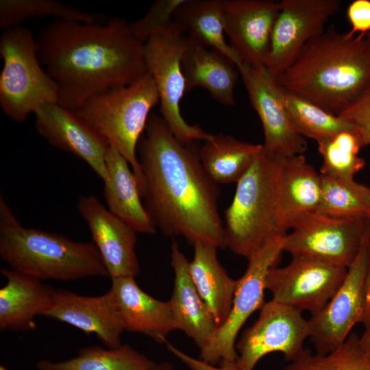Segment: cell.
Returning <instances> with one entry per match:
<instances>
[{
    "label": "cell",
    "mask_w": 370,
    "mask_h": 370,
    "mask_svg": "<svg viewBox=\"0 0 370 370\" xmlns=\"http://www.w3.org/2000/svg\"><path fill=\"white\" fill-rule=\"evenodd\" d=\"M362 323L365 325V330L359 337V343L363 352L370 358V316Z\"/></svg>",
    "instance_id": "obj_39"
},
{
    "label": "cell",
    "mask_w": 370,
    "mask_h": 370,
    "mask_svg": "<svg viewBox=\"0 0 370 370\" xmlns=\"http://www.w3.org/2000/svg\"><path fill=\"white\" fill-rule=\"evenodd\" d=\"M348 268L305 256H292L284 267L269 272L266 289L272 299L311 315L319 312L343 282Z\"/></svg>",
    "instance_id": "obj_13"
},
{
    "label": "cell",
    "mask_w": 370,
    "mask_h": 370,
    "mask_svg": "<svg viewBox=\"0 0 370 370\" xmlns=\"http://www.w3.org/2000/svg\"><path fill=\"white\" fill-rule=\"evenodd\" d=\"M317 143L323 159L321 175L354 178L365 166V160L358 156L362 147L353 131H343Z\"/></svg>",
    "instance_id": "obj_33"
},
{
    "label": "cell",
    "mask_w": 370,
    "mask_h": 370,
    "mask_svg": "<svg viewBox=\"0 0 370 370\" xmlns=\"http://www.w3.org/2000/svg\"><path fill=\"white\" fill-rule=\"evenodd\" d=\"M44 316L94 334L108 348L122 345L121 336L125 329L110 291L99 296H83L56 289Z\"/></svg>",
    "instance_id": "obj_19"
},
{
    "label": "cell",
    "mask_w": 370,
    "mask_h": 370,
    "mask_svg": "<svg viewBox=\"0 0 370 370\" xmlns=\"http://www.w3.org/2000/svg\"><path fill=\"white\" fill-rule=\"evenodd\" d=\"M0 257L10 269L40 280L109 276L93 243L23 227L0 196Z\"/></svg>",
    "instance_id": "obj_4"
},
{
    "label": "cell",
    "mask_w": 370,
    "mask_h": 370,
    "mask_svg": "<svg viewBox=\"0 0 370 370\" xmlns=\"http://www.w3.org/2000/svg\"><path fill=\"white\" fill-rule=\"evenodd\" d=\"M338 115L352 124L362 147L370 145V84L362 94Z\"/></svg>",
    "instance_id": "obj_36"
},
{
    "label": "cell",
    "mask_w": 370,
    "mask_h": 370,
    "mask_svg": "<svg viewBox=\"0 0 370 370\" xmlns=\"http://www.w3.org/2000/svg\"><path fill=\"white\" fill-rule=\"evenodd\" d=\"M262 145L241 141L226 135H213L199 150L201 163L217 184L237 183L250 168Z\"/></svg>",
    "instance_id": "obj_28"
},
{
    "label": "cell",
    "mask_w": 370,
    "mask_h": 370,
    "mask_svg": "<svg viewBox=\"0 0 370 370\" xmlns=\"http://www.w3.org/2000/svg\"><path fill=\"white\" fill-rule=\"evenodd\" d=\"M174 21L152 36L145 43L144 58L147 72L151 76L160 98V111L174 135L181 141H206L214 134L185 121L180 112V101L186 92V84L181 67L187 36Z\"/></svg>",
    "instance_id": "obj_8"
},
{
    "label": "cell",
    "mask_w": 370,
    "mask_h": 370,
    "mask_svg": "<svg viewBox=\"0 0 370 370\" xmlns=\"http://www.w3.org/2000/svg\"><path fill=\"white\" fill-rule=\"evenodd\" d=\"M280 2L223 0L225 33L243 64H266Z\"/></svg>",
    "instance_id": "obj_16"
},
{
    "label": "cell",
    "mask_w": 370,
    "mask_h": 370,
    "mask_svg": "<svg viewBox=\"0 0 370 370\" xmlns=\"http://www.w3.org/2000/svg\"><path fill=\"white\" fill-rule=\"evenodd\" d=\"M106 165L103 193L108 209L136 232L154 234L156 227L141 201L138 183L129 162L110 146Z\"/></svg>",
    "instance_id": "obj_25"
},
{
    "label": "cell",
    "mask_w": 370,
    "mask_h": 370,
    "mask_svg": "<svg viewBox=\"0 0 370 370\" xmlns=\"http://www.w3.org/2000/svg\"><path fill=\"white\" fill-rule=\"evenodd\" d=\"M282 370H370V358L362 350L359 336L352 333L328 354H312L309 349H305Z\"/></svg>",
    "instance_id": "obj_34"
},
{
    "label": "cell",
    "mask_w": 370,
    "mask_h": 370,
    "mask_svg": "<svg viewBox=\"0 0 370 370\" xmlns=\"http://www.w3.org/2000/svg\"><path fill=\"white\" fill-rule=\"evenodd\" d=\"M321 177V199L316 212L336 218L370 219V186L354 178Z\"/></svg>",
    "instance_id": "obj_30"
},
{
    "label": "cell",
    "mask_w": 370,
    "mask_h": 370,
    "mask_svg": "<svg viewBox=\"0 0 370 370\" xmlns=\"http://www.w3.org/2000/svg\"><path fill=\"white\" fill-rule=\"evenodd\" d=\"M277 80L283 90L338 115L370 84V38L323 32Z\"/></svg>",
    "instance_id": "obj_3"
},
{
    "label": "cell",
    "mask_w": 370,
    "mask_h": 370,
    "mask_svg": "<svg viewBox=\"0 0 370 370\" xmlns=\"http://www.w3.org/2000/svg\"><path fill=\"white\" fill-rule=\"evenodd\" d=\"M265 67L276 79L295 61L304 47L322 34L340 9L338 0H283Z\"/></svg>",
    "instance_id": "obj_14"
},
{
    "label": "cell",
    "mask_w": 370,
    "mask_h": 370,
    "mask_svg": "<svg viewBox=\"0 0 370 370\" xmlns=\"http://www.w3.org/2000/svg\"><path fill=\"white\" fill-rule=\"evenodd\" d=\"M158 102L156 86L147 72L129 85L113 88L92 97L73 111L127 160L138 186L141 171L137 147L149 113Z\"/></svg>",
    "instance_id": "obj_6"
},
{
    "label": "cell",
    "mask_w": 370,
    "mask_h": 370,
    "mask_svg": "<svg viewBox=\"0 0 370 370\" xmlns=\"http://www.w3.org/2000/svg\"><path fill=\"white\" fill-rule=\"evenodd\" d=\"M168 350L180 359L190 370H241L236 361L223 360L218 366L210 365L201 359L193 358L175 347L167 341Z\"/></svg>",
    "instance_id": "obj_38"
},
{
    "label": "cell",
    "mask_w": 370,
    "mask_h": 370,
    "mask_svg": "<svg viewBox=\"0 0 370 370\" xmlns=\"http://www.w3.org/2000/svg\"><path fill=\"white\" fill-rule=\"evenodd\" d=\"M173 21L189 37L227 56L238 69L242 66L225 38L223 0H186L175 12Z\"/></svg>",
    "instance_id": "obj_27"
},
{
    "label": "cell",
    "mask_w": 370,
    "mask_h": 370,
    "mask_svg": "<svg viewBox=\"0 0 370 370\" xmlns=\"http://www.w3.org/2000/svg\"><path fill=\"white\" fill-rule=\"evenodd\" d=\"M185 1H156L142 18L130 23L134 35L138 40L145 43L152 36L173 22L175 12Z\"/></svg>",
    "instance_id": "obj_35"
},
{
    "label": "cell",
    "mask_w": 370,
    "mask_h": 370,
    "mask_svg": "<svg viewBox=\"0 0 370 370\" xmlns=\"http://www.w3.org/2000/svg\"><path fill=\"white\" fill-rule=\"evenodd\" d=\"M34 114L35 127L40 136L52 146L82 160L105 180L110 145L102 136L58 103L42 104Z\"/></svg>",
    "instance_id": "obj_18"
},
{
    "label": "cell",
    "mask_w": 370,
    "mask_h": 370,
    "mask_svg": "<svg viewBox=\"0 0 370 370\" xmlns=\"http://www.w3.org/2000/svg\"><path fill=\"white\" fill-rule=\"evenodd\" d=\"M285 235L270 238L247 258V268L238 279L230 313L210 344L200 352L201 360L214 366L223 360L236 361L237 335L250 315L265 303L267 275L284 251Z\"/></svg>",
    "instance_id": "obj_9"
},
{
    "label": "cell",
    "mask_w": 370,
    "mask_h": 370,
    "mask_svg": "<svg viewBox=\"0 0 370 370\" xmlns=\"http://www.w3.org/2000/svg\"><path fill=\"white\" fill-rule=\"evenodd\" d=\"M181 67L186 92L202 87L217 102L225 106L235 103L234 87L239 71L227 56L188 36Z\"/></svg>",
    "instance_id": "obj_24"
},
{
    "label": "cell",
    "mask_w": 370,
    "mask_h": 370,
    "mask_svg": "<svg viewBox=\"0 0 370 370\" xmlns=\"http://www.w3.org/2000/svg\"><path fill=\"white\" fill-rule=\"evenodd\" d=\"M193 245L190 275L219 328L230 313L238 279L230 277L219 262L217 247L204 241H197Z\"/></svg>",
    "instance_id": "obj_26"
},
{
    "label": "cell",
    "mask_w": 370,
    "mask_h": 370,
    "mask_svg": "<svg viewBox=\"0 0 370 370\" xmlns=\"http://www.w3.org/2000/svg\"><path fill=\"white\" fill-rule=\"evenodd\" d=\"M171 370H173V369H171Z\"/></svg>",
    "instance_id": "obj_43"
},
{
    "label": "cell",
    "mask_w": 370,
    "mask_h": 370,
    "mask_svg": "<svg viewBox=\"0 0 370 370\" xmlns=\"http://www.w3.org/2000/svg\"><path fill=\"white\" fill-rule=\"evenodd\" d=\"M38 370H169L167 362L156 364L129 345L116 348L89 346L80 349L70 359L52 362L42 360L37 362Z\"/></svg>",
    "instance_id": "obj_29"
},
{
    "label": "cell",
    "mask_w": 370,
    "mask_h": 370,
    "mask_svg": "<svg viewBox=\"0 0 370 370\" xmlns=\"http://www.w3.org/2000/svg\"><path fill=\"white\" fill-rule=\"evenodd\" d=\"M77 208L88 224L108 275L112 279L135 278L140 271L135 251L136 232L94 195L80 196Z\"/></svg>",
    "instance_id": "obj_17"
},
{
    "label": "cell",
    "mask_w": 370,
    "mask_h": 370,
    "mask_svg": "<svg viewBox=\"0 0 370 370\" xmlns=\"http://www.w3.org/2000/svg\"><path fill=\"white\" fill-rule=\"evenodd\" d=\"M109 291L125 330L165 343L166 336L177 330L169 301L158 300L143 291L134 277L112 278Z\"/></svg>",
    "instance_id": "obj_20"
},
{
    "label": "cell",
    "mask_w": 370,
    "mask_h": 370,
    "mask_svg": "<svg viewBox=\"0 0 370 370\" xmlns=\"http://www.w3.org/2000/svg\"><path fill=\"white\" fill-rule=\"evenodd\" d=\"M284 236V251L348 268L370 233V219L304 214Z\"/></svg>",
    "instance_id": "obj_10"
},
{
    "label": "cell",
    "mask_w": 370,
    "mask_h": 370,
    "mask_svg": "<svg viewBox=\"0 0 370 370\" xmlns=\"http://www.w3.org/2000/svg\"><path fill=\"white\" fill-rule=\"evenodd\" d=\"M283 91L290 119L295 130L304 138L318 142L343 131L354 132L353 126L344 117L295 94Z\"/></svg>",
    "instance_id": "obj_31"
},
{
    "label": "cell",
    "mask_w": 370,
    "mask_h": 370,
    "mask_svg": "<svg viewBox=\"0 0 370 370\" xmlns=\"http://www.w3.org/2000/svg\"><path fill=\"white\" fill-rule=\"evenodd\" d=\"M40 64L58 86V104L75 111L92 97L147 73L144 43L124 18L105 24L58 20L36 38Z\"/></svg>",
    "instance_id": "obj_2"
},
{
    "label": "cell",
    "mask_w": 370,
    "mask_h": 370,
    "mask_svg": "<svg viewBox=\"0 0 370 370\" xmlns=\"http://www.w3.org/2000/svg\"><path fill=\"white\" fill-rule=\"evenodd\" d=\"M347 18L352 29L347 33L354 37L356 33L364 38L370 32V0H354L348 6Z\"/></svg>",
    "instance_id": "obj_37"
},
{
    "label": "cell",
    "mask_w": 370,
    "mask_h": 370,
    "mask_svg": "<svg viewBox=\"0 0 370 370\" xmlns=\"http://www.w3.org/2000/svg\"><path fill=\"white\" fill-rule=\"evenodd\" d=\"M138 146L139 188L155 226L192 245L204 241L225 247L218 184L205 171L193 142L179 140L162 117L153 114Z\"/></svg>",
    "instance_id": "obj_1"
},
{
    "label": "cell",
    "mask_w": 370,
    "mask_h": 370,
    "mask_svg": "<svg viewBox=\"0 0 370 370\" xmlns=\"http://www.w3.org/2000/svg\"><path fill=\"white\" fill-rule=\"evenodd\" d=\"M369 316H370V244L369 247L368 268L366 282V312L364 321Z\"/></svg>",
    "instance_id": "obj_40"
},
{
    "label": "cell",
    "mask_w": 370,
    "mask_h": 370,
    "mask_svg": "<svg viewBox=\"0 0 370 370\" xmlns=\"http://www.w3.org/2000/svg\"><path fill=\"white\" fill-rule=\"evenodd\" d=\"M3 62L0 73V106L12 120L23 122L45 103H58V86L38 59L36 38L30 29L16 26L0 37Z\"/></svg>",
    "instance_id": "obj_7"
},
{
    "label": "cell",
    "mask_w": 370,
    "mask_h": 370,
    "mask_svg": "<svg viewBox=\"0 0 370 370\" xmlns=\"http://www.w3.org/2000/svg\"><path fill=\"white\" fill-rule=\"evenodd\" d=\"M53 16L58 20L97 22V14L86 12L54 0H1L0 27L3 30L19 26L32 18Z\"/></svg>",
    "instance_id": "obj_32"
},
{
    "label": "cell",
    "mask_w": 370,
    "mask_h": 370,
    "mask_svg": "<svg viewBox=\"0 0 370 370\" xmlns=\"http://www.w3.org/2000/svg\"><path fill=\"white\" fill-rule=\"evenodd\" d=\"M238 70L262 125L264 151L275 156L303 154L307 143L290 119L278 80L264 66L243 64Z\"/></svg>",
    "instance_id": "obj_15"
},
{
    "label": "cell",
    "mask_w": 370,
    "mask_h": 370,
    "mask_svg": "<svg viewBox=\"0 0 370 370\" xmlns=\"http://www.w3.org/2000/svg\"><path fill=\"white\" fill-rule=\"evenodd\" d=\"M225 247L248 258L270 238L285 235L279 217L277 156L263 148L236 183L225 212Z\"/></svg>",
    "instance_id": "obj_5"
},
{
    "label": "cell",
    "mask_w": 370,
    "mask_h": 370,
    "mask_svg": "<svg viewBox=\"0 0 370 370\" xmlns=\"http://www.w3.org/2000/svg\"><path fill=\"white\" fill-rule=\"evenodd\" d=\"M311 332L310 322L301 311L271 299L264 303L258 319L236 345V364L241 370H253L261 358L272 352H281L291 362L304 352V343Z\"/></svg>",
    "instance_id": "obj_11"
},
{
    "label": "cell",
    "mask_w": 370,
    "mask_h": 370,
    "mask_svg": "<svg viewBox=\"0 0 370 370\" xmlns=\"http://www.w3.org/2000/svg\"><path fill=\"white\" fill-rule=\"evenodd\" d=\"M277 158L280 224L286 234L299 217L317 210L322 177L303 154Z\"/></svg>",
    "instance_id": "obj_22"
},
{
    "label": "cell",
    "mask_w": 370,
    "mask_h": 370,
    "mask_svg": "<svg viewBox=\"0 0 370 370\" xmlns=\"http://www.w3.org/2000/svg\"><path fill=\"white\" fill-rule=\"evenodd\" d=\"M171 266L175 278L169 301L176 329L193 339L201 352L210 344L218 327L193 281L190 262L174 241L171 244Z\"/></svg>",
    "instance_id": "obj_21"
},
{
    "label": "cell",
    "mask_w": 370,
    "mask_h": 370,
    "mask_svg": "<svg viewBox=\"0 0 370 370\" xmlns=\"http://www.w3.org/2000/svg\"><path fill=\"white\" fill-rule=\"evenodd\" d=\"M6 279L0 289V330L26 331L36 328L35 317L44 316L51 307L54 291L41 280L3 268Z\"/></svg>",
    "instance_id": "obj_23"
},
{
    "label": "cell",
    "mask_w": 370,
    "mask_h": 370,
    "mask_svg": "<svg viewBox=\"0 0 370 370\" xmlns=\"http://www.w3.org/2000/svg\"><path fill=\"white\" fill-rule=\"evenodd\" d=\"M370 233L346 277L327 304L309 321L310 336L316 354H328L341 346L352 328L362 323L366 312V282L368 268Z\"/></svg>",
    "instance_id": "obj_12"
},
{
    "label": "cell",
    "mask_w": 370,
    "mask_h": 370,
    "mask_svg": "<svg viewBox=\"0 0 370 370\" xmlns=\"http://www.w3.org/2000/svg\"><path fill=\"white\" fill-rule=\"evenodd\" d=\"M0 370H10L3 365L0 366Z\"/></svg>",
    "instance_id": "obj_41"
},
{
    "label": "cell",
    "mask_w": 370,
    "mask_h": 370,
    "mask_svg": "<svg viewBox=\"0 0 370 370\" xmlns=\"http://www.w3.org/2000/svg\"><path fill=\"white\" fill-rule=\"evenodd\" d=\"M366 36L370 38V32Z\"/></svg>",
    "instance_id": "obj_42"
}]
</instances>
